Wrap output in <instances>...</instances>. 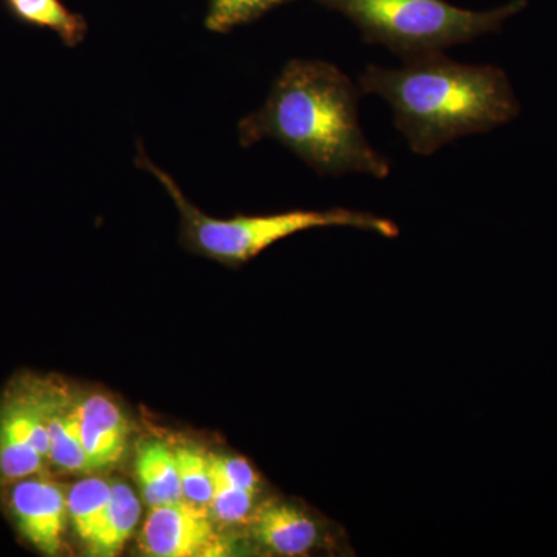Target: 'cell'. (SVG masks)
Instances as JSON below:
<instances>
[{"instance_id":"6da1fadb","label":"cell","mask_w":557,"mask_h":557,"mask_svg":"<svg viewBox=\"0 0 557 557\" xmlns=\"http://www.w3.org/2000/svg\"><path fill=\"white\" fill-rule=\"evenodd\" d=\"M359 89L336 65L292 60L262 108L237 126L244 148L273 139L319 175L366 174L384 180L391 161L370 145L359 124Z\"/></svg>"},{"instance_id":"7a4b0ae2","label":"cell","mask_w":557,"mask_h":557,"mask_svg":"<svg viewBox=\"0 0 557 557\" xmlns=\"http://www.w3.org/2000/svg\"><path fill=\"white\" fill-rule=\"evenodd\" d=\"M358 84L361 94L387 101L395 126L421 157L454 139L505 126L522 113L505 70L461 64L443 51L405 61L399 69L369 65Z\"/></svg>"},{"instance_id":"3957f363","label":"cell","mask_w":557,"mask_h":557,"mask_svg":"<svg viewBox=\"0 0 557 557\" xmlns=\"http://www.w3.org/2000/svg\"><path fill=\"white\" fill-rule=\"evenodd\" d=\"M137 166L150 172L177 205L183 219V236L190 249L230 267L258 258L271 245L293 234L318 228H355L394 239L399 230L392 220L347 208L295 209L269 215H236L214 219L194 207L168 172L161 170L138 145Z\"/></svg>"},{"instance_id":"277c9868","label":"cell","mask_w":557,"mask_h":557,"mask_svg":"<svg viewBox=\"0 0 557 557\" xmlns=\"http://www.w3.org/2000/svg\"><path fill=\"white\" fill-rule=\"evenodd\" d=\"M343 14L369 44H380L403 60L438 53L458 44L502 30L527 9V0H511L497 9L474 11L446 0H314Z\"/></svg>"},{"instance_id":"5b68a950","label":"cell","mask_w":557,"mask_h":557,"mask_svg":"<svg viewBox=\"0 0 557 557\" xmlns=\"http://www.w3.org/2000/svg\"><path fill=\"white\" fill-rule=\"evenodd\" d=\"M46 395H22L0 410V479L7 483L40 475L49 460Z\"/></svg>"},{"instance_id":"8992f818","label":"cell","mask_w":557,"mask_h":557,"mask_svg":"<svg viewBox=\"0 0 557 557\" xmlns=\"http://www.w3.org/2000/svg\"><path fill=\"white\" fill-rule=\"evenodd\" d=\"M143 552L156 557H212L228 552L208 509L188 502L150 508L141 530Z\"/></svg>"},{"instance_id":"52a82bcc","label":"cell","mask_w":557,"mask_h":557,"mask_svg":"<svg viewBox=\"0 0 557 557\" xmlns=\"http://www.w3.org/2000/svg\"><path fill=\"white\" fill-rule=\"evenodd\" d=\"M9 507L22 536L47 556L60 555L67 496L57 483L33 475L11 483Z\"/></svg>"},{"instance_id":"ba28073f","label":"cell","mask_w":557,"mask_h":557,"mask_svg":"<svg viewBox=\"0 0 557 557\" xmlns=\"http://www.w3.org/2000/svg\"><path fill=\"white\" fill-rule=\"evenodd\" d=\"M252 539L277 556H306L335 542L327 527L292 502L267 500L249 518Z\"/></svg>"},{"instance_id":"9c48e42d","label":"cell","mask_w":557,"mask_h":557,"mask_svg":"<svg viewBox=\"0 0 557 557\" xmlns=\"http://www.w3.org/2000/svg\"><path fill=\"white\" fill-rule=\"evenodd\" d=\"M81 445L95 469L110 467L126 449V418L115 403L102 395H91L72 408Z\"/></svg>"},{"instance_id":"30bf717a","label":"cell","mask_w":557,"mask_h":557,"mask_svg":"<svg viewBox=\"0 0 557 557\" xmlns=\"http://www.w3.org/2000/svg\"><path fill=\"white\" fill-rule=\"evenodd\" d=\"M139 490L150 508L183 502L175 450L163 442H146L135 460Z\"/></svg>"},{"instance_id":"8fae6325","label":"cell","mask_w":557,"mask_h":557,"mask_svg":"<svg viewBox=\"0 0 557 557\" xmlns=\"http://www.w3.org/2000/svg\"><path fill=\"white\" fill-rule=\"evenodd\" d=\"M13 20L22 25L53 32L69 49L86 39L89 24L83 14L75 13L62 0H2Z\"/></svg>"},{"instance_id":"7c38bea8","label":"cell","mask_w":557,"mask_h":557,"mask_svg":"<svg viewBox=\"0 0 557 557\" xmlns=\"http://www.w3.org/2000/svg\"><path fill=\"white\" fill-rule=\"evenodd\" d=\"M47 424H49V460L65 472L95 471L90 458L81 445L72 408H65L61 399L46 397Z\"/></svg>"},{"instance_id":"4fadbf2b","label":"cell","mask_w":557,"mask_h":557,"mask_svg":"<svg viewBox=\"0 0 557 557\" xmlns=\"http://www.w3.org/2000/svg\"><path fill=\"white\" fill-rule=\"evenodd\" d=\"M141 516V505L124 483L112 485L104 522L89 552L94 556H115L129 541Z\"/></svg>"},{"instance_id":"5bb4252c","label":"cell","mask_w":557,"mask_h":557,"mask_svg":"<svg viewBox=\"0 0 557 557\" xmlns=\"http://www.w3.org/2000/svg\"><path fill=\"white\" fill-rule=\"evenodd\" d=\"M112 485L101 479L79 480L70 487L67 512L75 527L76 534L87 548L94 544L104 522Z\"/></svg>"},{"instance_id":"9a60e30c","label":"cell","mask_w":557,"mask_h":557,"mask_svg":"<svg viewBox=\"0 0 557 557\" xmlns=\"http://www.w3.org/2000/svg\"><path fill=\"white\" fill-rule=\"evenodd\" d=\"M183 498L194 507L208 509L214 493L209 454L194 448L175 450Z\"/></svg>"},{"instance_id":"2e32d148","label":"cell","mask_w":557,"mask_h":557,"mask_svg":"<svg viewBox=\"0 0 557 557\" xmlns=\"http://www.w3.org/2000/svg\"><path fill=\"white\" fill-rule=\"evenodd\" d=\"M288 2L292 0H209L205 25L209 32L228 33Z\"/></svg>"},{"instance_id":"e0dca14e","label":"cell","mask_w":557,"mask_h":557,"mask_svg":"<svg viewBox=\"0 0 557 557\" xmlns=\"http://www.w3.org/2000/svg\"><path fill=\"white\" fill-rule=\"evenodd\" d=\"M214 482V480H212ZM258 491L214 482V493L209 502L208 511L214 522L234 525L251 518L256 507Z\"/></svg>"},{"instance_id":"ac0fdd59","label":"cell","mask_w":557,"mask_h":557,"mask_svg":"<svg viewBox=\"0 0 557 557\" xmlns=\"http://www.w3.org/2000/svg\"><path fill=\"white\" fill-rule=\"evenodd\" d=\"M212 480L228 483V485L245 487V490L259 491L260 478L256 469L244 457L218 456L209 454Z\"/></svg>"}]
</instances>
